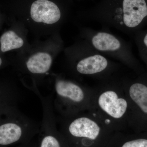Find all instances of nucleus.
I'll use <instances>...</instances> for the list:
<instances>
[{"label":"nucleus","mask_w":147,"mask_h":147,"mask_svg":"<svg viewBox=\"0 0 147 147\" xmlns=\"http://www.w3.org/2000/svg\"><path fill=\"white\" fill-rule=\"evenodd\" d=\"M87 19L102 27L129 33L147 17L146 0H102L87 13Z\"/></svg>","instance_id":"obj_1"},{"label":"nucleus","mask_w":147,"mask_h":147,"mask_svg":"<svg viewBox=\"0 0 147 147\" xmlns=\"http://www.w3.org/2000/svg\"><path fill=\"white\" fill-rule=\"evenodd\" d=\"M108 28L102 27L101 30H96L86 28L84 29V37L92 47L101 54L125 64L130 65L133 60L130 45L125 40L112 33Z\"/></svg>","instance_id":"obj_2"},{"label":"nucleus","mask_w":147,"mask_h":147,"mask_svg":"<svg viewBox=\"0 0 147 147\" xmlns=\"http://www.w3.org/2000/svg\"><path fill=\"white\" fill-rule=\"evenodd\" d=\"M34 125L14 105L6 107L0 113V145L6 146L18 142L24 129Z\"/></svg>","instance_id":"obj_3"},{"label":"nucleus","mask_w":147,"mask_h":147,"mask_svg":"<svg viewBox=\"0 0 147 147\" xmlns=\"http://www.w3.org/2000/svg\"><path fill=\"white\" fill-rule=\"evenodd\" d=\"M115 66V63L95 49L86 40L76 69L79 74L92 76L107 73Z\"/></svg>","instance_id":"obj_4"},{"label":"nucleus","mask_w":147,"mask_h":147,"mask_svg":"<svg viewBox=\"0 0 147 147\" xmlns=\"http://www.w3.org/2000/svg\"><path fill=\"white\" fill-rule=\"evenodd\" d=\"M54 89L57 97L55 105L61 103L79 105L85 100V94L83 89L71 81L57 79L55 82Z\"/></svg>","instance_id":"obj_5"},{"label":"nucleus","mask_w":147,"mask_h":147,"mask_svg":"<svg viewBox=\"0 0 147 147\" xmlns=\"http://www.w3.org/2000/svg\"><path fill=\"white\" fill-rule=\"evenodd\" d=\"M31 16L37 23L52 24L60 19L61 12L57 6L48 0H37L32 5Z\"/></svg>","instance_id":"obj_6"},{"label":"nucleus","mask_w":147,"mask_h":147,"mask_svg":"<svg viewBox=\"0 0 147 147\" xmlns=\"http://www.w3.org/2000/svg\"><path fill=\"white\" fill-rule=\"evenodd\" d=\"M98 103L100 108L109 115L115 119H119L124 115L127 103L123 98H119L113 90H108L100 94Z\"/></svg>","instance_id":"obj_7"},{"label":"nucleus","mask_w":147,"mask_h":147,"mask_svg":"<svg viewBox=\"0 0 147 147\" xmlns=\"http://www.w3.org/2000/svg\"><path fill=\"white\" fill-rule=\"evenodd\" d=\"M69 132L73 137L94 140L99 134L100 128L95 122L86 117H80L68 124Z\"/></svg>","instance_id":"obj_8"},{"label":"nucleus","mask_w":147,"mask_h":147,"mask_svg":"<svg viewBox=\"0 0 147 147\" xmlns=\"http://www.w3.org/2000/svg\"><path fill=\"white\" fill-rule=\"evenodd\" d=\"M52 64V58L48 53H39L32 55L27 61L28 70L34 74H43L49 71Z\"/></svg>","instance_id":"obj_9"},{"label":"nucleus","mask_w":147,"mask_h":147,"mask_svg":"<svg viewBox=\"0 0 147 147\" xmlns=\"http://www.w3.org/2000/svg\"><path fill=\"white\" fill-rule=\"evenodd\" d=\"M129 96L141 110L147 113V87L141 83H135L130 86Z\"/></svg>","instance_id":"obj_10"},{"label":"nucleus","mask_w":147,"mask_h":147,"mask_svg":"<svg viewBox=\"0 0 147 147\" xmlns=\"http://www.w3.org/2000/svg\"><path fill=\"white\" fill-rule=\"evenodd\" d=\"M1 51L5 52L13 49H18L23 46V39L12 31L4 33L0 38Z\"/></svg>","instance_id":"obj_11"},{"label":"nucleus","mask_w":147,"mask_h":147,"mask_svg":"<svg viewBox=\"0 0 147 147\" xmlns=\"http://www.w3.org/2000/svg\"><path fill=\"white\" fill-rule=\"evenodd\" d=\"M17 96V91L0 89V113L7 106L13 105Z\"/></svg>","instance_id":"obj_12"},{"label":"nucleus","mask_w":147,"mask_h":147,"mask_svg":"<svg viewBox=\"0 0 147 147\" xmlns=\"http://www.w3.org/2000/svg\"><path fill=\"white\" fill-rule=\"evenodd\" d=\"M40 147H61V145L56 137L48 134L42 139Z\"/></svg>","instance_id":"obj_13"},{"label":"nucleus","mask_w":147,"mask_h":147,"mask_svg":"<svg viewBox=\"0 0 147 147\" xmlns=\"http://www.w3.org/2000/svg\"><path fill=\"white\" fill-rule=\"evenodd\" d=\"M122 147H147V140L139 139L126 142Z\"/></svg>","instance_id":"obj_14"},{"label":"nucleus","mask_w":147,"mask_h":147,"mask_svg":"<svg viewBox=\"0 0 147 147\" xmlns=\"http://www.w3.org/2000/svg\"><path fill=\"white\" fill-rule=\"evenodd\" d=\"M142 42L143 43V46L147 50V32L144 35L142 39Z\"/></svg>","instance_id":"obj_15"},{"label":"nucleus","mask_w":147,"mask_h":147,"mask_svg":"<svg viewBox=\"0 0 147 147\" xmlns=\"http://www.w3.org/2000/svg\"><path fill=\"white\" fill-rule=\"evenodd\" d=\"M2 63V60L1 59L0 57V66L1 65Z\"/></svg>","instance_id":"obj_16"}]
</instances>
